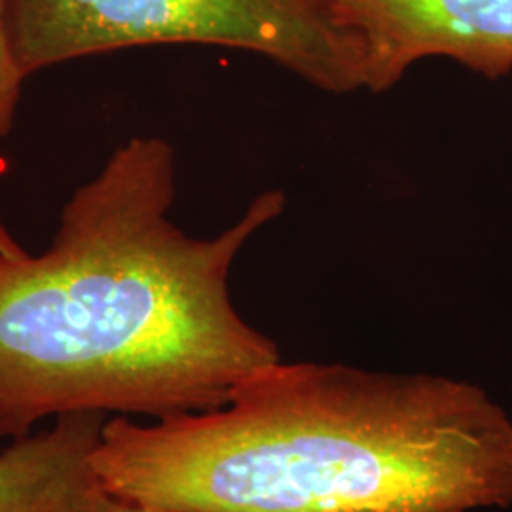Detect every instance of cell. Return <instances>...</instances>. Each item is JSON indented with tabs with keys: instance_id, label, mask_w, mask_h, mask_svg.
Wrapping results in <instances>:
<instances>
[{
	"instance_id": "6da1fadb",
	"label": "cell",
	"mask_w": 512,
	"mask_h": 512,
	"mask_svg": "<svg viewBox=\"0 0 512 512\" xmlns=\"http://www.w3.org/2000/svg\"><path fill=\"white\" fill-rule=\"evenodd\" d=\"M175 194L173 147L133 137L74 190L44 255L0 253V437L82 412L217 410L281 361L236 310L230 274L285 194H258L215 238L169 219Z\"/></svg>"
},
{
	"instance_id": "7a4b0ae2",
	"label": "cell",
	"mask_w": 512,
	"mask_h": 512,
	"mask_svg": "<svg viewBox=\"0 0 512 512\" xmlns=\"http://www.w3.org/2000/svg\"><path fill=\"white\" fill-rule=\"evenodd\" d=\"M95 469L158 512L509 509L512 420L458 378L277 361L217 410L105 421Z\"/></svg>"
},
{
	"instance_id": "3957f363",
	"label": "cell",
	"mask_w": 512,
	"mask_h": 512,
	"mask_svg": "<svg viewBox=\"0 0 512 512\" xmlns=\"http://www.w3.org/2000/svg\"><path fill=\"white\" fill-rule=\"evenodd\" d=\"M8 35L31 76L86 55L205 44L264 55L327 93L365 90V55L332 0H8Z\"/></svg>"
},
{
	"instance_id": "277c9868",
	"label": "cell",
	"mask_w": 512,
	"mask_h": 512,
	"mask_svg": "<svg viewBox=\"0 0 512 512\" xmlns=\"http://www.w3.org/2000/svg\"><path fill=\"white\" fill-rule=\"evenodd\" d=\"M357 33L365 90L395 88L416 63L452 59L473 73L512 71V0H332Z\"/></svg>"
},
{
	"instance_id": "5b68a950",
	"label": "cell",
	"mask_w": 512,
	"mask_h": 512,
	"mask_svg": "<svg viewBox=\"0 0 512 512\" xmlns=\"http://www.w3.org/2000/svg\"><path fill=\"white\" fill-rule=\"evenodd\" d=\"M103 414L57 418L0 454V512H97L107 499L95 469Z\"/></svg>"
},
{
	"instance_id": "8992f818",
	"label": "cell",
	"mask_w": 512,
	"mask_h": 512,
	"mask_svg": "<svg viewBox=\"0 0 512 512\" xmlns=\"http://www.w3.org/2000/svg\"><path fill=\"white\" fill-rule=\"evenodd\" d=\"M23 80L10 46L8 0H0V143L14 128Z\"/></svg>"
},
{
	"instance_id": "52a82bcc",
	"label": "cell",
	"mask_w": 512,
	"mask_h": 512,
	"mask_svg": "<svg viewBox=\"0 0 512 512\" xmlns=\"http://www.w3.org/2000/svg\"><path fill=\"white\" fill-rule=\"evenodd\" d=\"M97 512H158L143 507V505H137V503H131L126 499H120V497H114V495H107V499L101 503L99 511Z\"/></svg>"
},
{
	"instance_id": "ba28073f",
	"label": "cell",
	"mask_w": 512,
	"mask_h": 512,
	"mask_svg": "<svg viewBox=\"0 0 512 512\" xmlns=\"http://www.w3.org/2000/svg\"><path fill=\"white\" fill-rule=\"evenodd\" d=\"M0 253L8 256H18L25 253V249L19 245L16 238L8 232V228L4 226V222L0 219Z\"/></svg>"
}]
</instances>
